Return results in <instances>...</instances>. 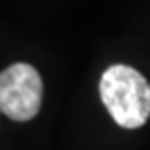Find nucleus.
Returning a JSON list of instances; mask_svg holds the SVG:
<instances>
[{"instance_id": "1", "label": "nucleus", "mask_w": 150, "mask_h": 150, "mask_svg": "<svg viewBox=\"0 0 150 150\" xmlns=\"http://www.w3.org/2000/svg\"><path fill=\"white\" fill-rule=\"evenodd\" d=\"M100 98L113 121L123 129H139L150 117V84L127 64H113L101 74Z\"/></svg>"}, {"instance_id": "2", "label": "nucleus", "mask_w": 150, "mask_h": 150, "mask_svg": "<svg viewBox=\"0 0 150 150\" xmlns=\"http://www.w3.org/2000/svg\"><path fill=\"white\" fill-rule=\"evenodd\" d=\"M43 80L37 68L16 62L0 74V111L12 121H29L41 109Z\"/></svg>"}]
</instances>
